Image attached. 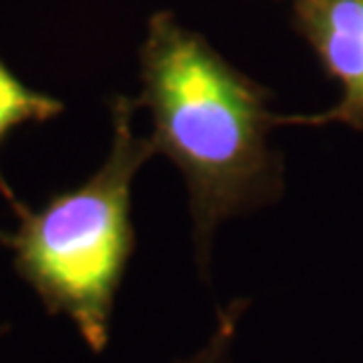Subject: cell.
Returning <instances> with one entry per match:
<instances>
[{
  "mask_svg": "<svg viewBox=\"0 0 363 363\" xmlns=\"http://www.w3.org/2000/svg\"><path fill=\"white\" fill-rule=\"evenodd\" d=\"M245 307H248L245 300L229 302L227 307L220 311V316H217V325H215L213 335L208 337V342L196 354H191V357H186V359H179L177 363H224L227 361L231 345H234V340H236L238 321H241Z\"/></svg>",
  "mask_w": 363,
  "mask_h": 363,
  "instance_id": "cell-5",
  "label": "cell"
},
{
  "mask_svg": "<svg viewBox=\"0 0 363 363\" xmlns=\"http://www.w3.org/2000/svg\"><path fill=\"white\" fill-rule=\"evenodd\" d=\"M140 106L151 142L186 182L194 248L206 274L217 227L283 194V161L269 144L272 90L241 74L172 12L151 14L140 48Z\"/></svg>",
  "mask_w": 363,
  "mask_h": 363,
  "instance_id": "cell-1",
  "label": "cell"
},
{
  "mask_svg": "<svg viewBox=\"0 0 363 363\" xmlns=\"http://www.w3.org/2000/svg\"><path fill=\"white\" fill-rule=\"evenodd\" d=\"M7 330H10V328H7V325H0V335H5Z\"/></svg>",
  "mask_w": 363,
  "mask_h": 363,
  "instance_id": "cell-6",
  "label": "cell"
},
{
  "mask_svg": "<svg viewBox=\"0 0 363 363\" xmlns=\"http://www.w3.org/2000/svg\"><path fill=\"white\" fill-rule=\"evenodd\" d=\"M64 111V104L60 99L50 97L45 92H38L28 88L5 67V62L0 60V144L14 128L24 125V123H43L50 121L55 116ZM0 196L10 203L14 215H19L26 206L21 203L14 191L7 184L0 170Z\"/></svg>",
  "mask_w": 363,
  "mask_h": 363,
  "instance_id": "cell-4",
  "label": "cell"
},
{
  "mask_svg": "<svg viewBox=\"0 0 363 363\" xmlns=\"http://www.w3.org/2000/svg\"><path fill=\"white\" fill-rule=\"evenodd\" d=\"M290 24L340 83L342 97L328 111L311 116H276V125L345 123L363 130V0H288Z\"/></svg>",
  "mask_w": 363,
  "mask_h": 363,
  "instance_id": "cell-3",
  "label": "cell"
},
{
  "mask_svg": "<svg viewBox=\"0 0 363 363\" xmlns=\"http://www.w3.org/2000/svg\"><path fill=\"white\" fill-rule=\"evenodd\" d=\"M137 99H111V149L97 172L38 210L24 208L0 245L12 269L33 290L50 316H67L94 354L108 345L118 288L135 252L130 217L133 182L156 147L133 133Z\"/></svg>",
  "mask_w": 363,
  "mask_h": 363,
  "instance_id": "cell-2",
  "label": "cell"
}]
</instances>
